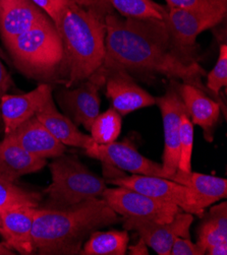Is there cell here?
<instances>
[{
	"instance_id": "4",
	"label": "cell",
	"mask_w": 227,
	"mask_h": 255,
	"mask_svg": "<svg viewBox=\"0 0 227 255\" xmlns=\"http://www.w3.org/2000/svg\"><path fill=\"white\" fill-rule=\"evenodd\" d=\"M14 66L30 79H58L63 45L54 22L48 16L5 44Z\"/></svg>"
},
{
	"instance_id": "10",
	"label": "cell",
	"mask_w": 227,
	"mask_h": 255,
	"mask_svg": "<svg viewBox=\"0 0 227 255\" xmlns=\"http://www.w3.org/2000/svg\"><path fill=\"white\" fill-rule=\"evenodd\" d=\"M164 131V151L162 157V171L164 178L171 179L178 171L180 160V129L183 114L188 110L178 92L172 87L163 96L156 98Z\"/></svg>"
},
{
	"instance_id": "17",
	"label": "cell",
	"mask_w": 227,
	"mask_h": 255,
	"mask_svg": "<svg viewBox=\"0 0 227 255\" xmlns=\"http://www.w3.org/2000/svg\"><path fill=\"white\" fill-rule=\"evenodd\" d=\"M46 17L32 0H0V37L5 45Z\"/></svg>"
},
{
	"instance_id": "25",
	"label": "cell",
	"mask_w": 227,
	"mask_h": 255,
	"mask_svg": "<svg viewBox=\"0 0 227 255\" xmlns=\"http://www.w3.org/2000/svg\"><path fill=\"white\" fill-rule=\"evenodd\" d=\"M119 15L135 19H163L166 8L147 0H105Z\"/></svg>"
},
{
	"instance_id": "13",
	"label": "cell",
	"mask_w": 227,
	"mask_h": 255,
	"mask_svg": "<svg viewBox=\"0 0 227 255\" xmlns=\"http://www.w3.org/2000/svg\"><path fill=\"white\" fill-rule=\"evenodd\" d=\"M122 221L125 230L136 231L147 246L157 254L170 255L171 246L176 238H191L190 228L194 218L192 214L181 211L170 222L164 224L134 220Z\"/></svg>"
},
{
	"instance_id": "34",
	"label": "cell",
	"mask_w": 227,
	"mask_h": 255,
	"mask_svg": "<svg viewBox=\"0 0 227 255\" xmlns=\"http://www.w3.org/2000/svg\"><path fill=\"white\" fill-rule=\"evenodd\" d=\"M130 251H131V254H133V255H148L149 254L148 246L144 242V240L141 238L137 244L130 247Z\"/></svg>"
},
{
	"instance_id": "35",
	"label": "cell",
	"mask_w": 227,
	"mask_h": 255,
	"mask_svg": "<svg viewBox=\"0 0 227 255\" xmlns=\"http://www.w3.org/2000/svg\"><path fill=\"white\" fill-rule=\"evenodd\" d=\"M93 5L95 7H98V8H102V9H105L107 11H112L108 8H110V5L105 1V0H91Z\"/></svg>"
},
{
	"instance_id": "18",
	"label": "cell",
	"mask_w": 227,
	"mask_h": 255,
	"mask_svg": "<svg viewBox=\"0 0 227 255\" xmlns=\"http://www.w3.org/2000/svg\"><path fill=\"white\" fill-rule=\"evenodd\" d=\"M38 208H23L1 212L0 235L4 245L19 254H36L33 242V223Z\"/></svg>"
},
{
	"instance_id": "30",
	"label": "cell",
	"mask_w": 227,
	"mask_h": 255,
	"mask_svg": "<svg viewBox=\"0 0 227 255\" xmlns=\"http://www.w3.org/2000/svg\"><path fill=\"white\" fill-rule=\"evenodd\" d=\"M32 1L44 11L54 24L58 21L63 8L73 2L72 0H32Z\"/></svg>"
},
{
	"instance_id": "40",
	"label": "cell",
	"mask_w": 227,
	"mask_h": 255,
	"mask_svg": "<svg viewBox=\"0 0 227 255\" xmlns=\"http://www.w3.org/2000/svg\"><path fill=\"white\" fill-rule=\"evenodd\" d=\"M147 1H152V0H147Z\"/></svg>"
},
{
	"instance_id": "15",
	"label": "cell",
	"mask_w": 227,
	"mask_h": 255,
	"mask_svg": "<svg viewBox=\"0 0 227 255\" xmlns=\"http://www.w3.org/2000/svg\"><path fill=\"white\" fill-rule=\"evenodd\" d=\"M173 86L182 98L193 124L199 125L204 131L205 140L212 142L220 118V102L195 86L185 83H174Z\"/></svg>"
},
{
	"instance_id": "9",
	"label": "cell",
	"mask_w": 227,
	"mask_h": 255,
	"mask_svg": "<svg viewBox=\"0 0 227 255\" xmlns=\"http://www.w3.org/2000/svg\"><path fill=\"white\" fill-rule=\"evenodd\" d=\"M106 183L135 190L155 199L168 201L180 207L184 212L196 215L192 190L171 179L157 176L134 174L105 179Z\"/></svg>"
},
{
	"instance_id": "8",
	"label": "cell",
	"mask_w": 227,
	"mask_h": 255,
	"mask_svg": "<svg viewBox=\"0 0 227 255\" xmlns=\"http://www.w3.org/2000/svg\"><path fill=\"white\" fill-rule=\"evenodd\" d=\"M104 83L105 74L100 68L75 88L66 87L57 93L58 103L67 117L75 125H83L88 131L100 113L99 92Z\"/></svg>"
},
{
	"instance_id": "36",
	"label": "cell",
	"mask_w": 227,
	"mask_h": 255,
	"mask_svg": "<svg viewBox=\"0 0 227 255\" xmlns=\"http://www.w3.org/2000/svg\"><path fill=\"white\" fill-rule=\"evenodd\" d=\"M13 251L7 248L3 242H0V255H13Z\"/></svg>"
},
{
	"instance_id": "21",
	"label": "cell",
	"mask_w": 227,
	"mask_h": 255,
	"mask_svg": "<svg viewBox=\"0 0 227 255\" xmlns=\"http://www.w3.org/2000/svg\"><path fill=\"white\" fill-rule=\"evenodd\" d=\"M46 164V159L32 156L7 136L0 141V176L11 182L42 170Z\"/></svg>"
},
{
	"instance_id": "29",
	"label": "cell",
	"mask_w": 227,
	"mask_h": 255,
	"mask_svg": "<svg viewBox=\"0 0 227 255\" xmlns=\"http://www.w3.org/2000/svg\"><path fill=\"white\" fill-rule=\"evenodd\" d=\"M168 8L187 10H208L227 7V0H166Z\"/></svg>"
},
{
	"instance_id": "14",
	"label": "cell",
	"mask_w": 227,
	"mask_h": 255,
	"mask_svg": "<svg viewBox=\"0 0 227 255\" xmlns=\"http://www.w3.org/2000/svg\"><path fill=\"white\" fill-rule=\"evenodd\" d=\"M50 99H52V88L49 84H41L26 94H4L0 99V113L5 134L13 131L23 122L36 117Z\"/></svg>"
},
{
	"instance_id": "27",
	"label": "cell",
	"mask_w": 227,
	"mask_h": 255,
	"mask_svg": "<svg viewBox=\"0 0 227 255\" xmlns=\"http://www.w3.org/2000/svg\"><path fill=\"white\" fill-rule=\"evenodd\" d=\"M194 146V124L188 114L185 113L181 120L180 129V160L178 170L192 171V155Z\"/></svg>"
},
{
	"instance_id": "33",
	"label": "cell",
	"mask_w": 227,
	"mask_h": 255,
	"mask_svg": "<svg viewBox=\"0 0 227 255\" xmlns=\"http://www.w3.org/2000/svg\"><path fill=\"white\" fill-rule=\"evenodd\" d=\"M206 254L209 255H226L227 254V242L217 243L210 246L206 250Z\"/></svg>"
},
{
	"instance_id": "38",
	"label": "cell",
	"mask_w": 227,
	"mask_h": 255,
	"mask_svg": "<svg viewBox=\"0 0 227 255\" xmlns=\"http://www.w3.org/2000/svg\"><path fill=\"white\" fill-rule=\"evenodd\" d=\"M0 226H1V212H0Z\"/></svg>"
},
{
	"instance_id": "26",
	"label": "cell",
	"mask_w": 227,
	"mask_h": 255,
	"mask_svg": "<svg viewBox=\"0 0 227 255\" xmlns=\"http://www.w3.org/2000/svg\"><path fill=\"white\" fill-rule=\"evenodd\" d=\"M122 126V116L112 107L99 115L94 120L90 132L97 144H108L116 141Z\"/></svg>"
},
{
	"instance_id": "31",
	"label": "cell",
	"mask_w": 227,
	"mask_h": 255,
	"mask_svg": "<svg viewBox=\"0 0 227 255\" xmlns=\"http://www.w3.org/2000/svg\"><path fill=\"white\" fill-rule=\"evenodd\" d=\"M197 243L192 242L191 238H176L171 246L170 255H204Z\"/></svg>"
},
{
	"instance_id": "7",
	"label": "cell",
	"mask_w": 227,
	"mask_h": 255,
	"mask_svg": "<svg viewBox=\"0 0 227 255\" xmlns=\"http://www.w3.org/2000/svg\"><path fill=\"white\" fill-rule=\"evenodd\" d=\"M102 198L122 220L153 222L164 224L170 222L183 211L174 203L155 199L135 190L115 186L103 191Z\"/></svg>"
},
{
	"instance_id": "24",
	"label": "cell",
	"mask_w": 227,
	"mask_h": 255,
	"mask_svg": "<svg viewBox=\"0 0 227 255\" xmlns=\"http://www.w3.org/2000/svg\"><path fill=\"white\" fill-rule=\"evenodd\" d=\"M42 197V194L20 187L0 176V212L39 208Z\"/></svg>"
},
{
	"instance_id": "16",
	"label": "cell",
	"mask_w": 227,
	"mask_h": 255,
	"mask_svg": "<svg viewBox=\"0 0 227 255\" xmlns=\"http://www.w3.org/2000/svg\"><path fill=\"white\" fill-rule=\"evenodd\" d=\"M5 136L37 158L54 159L65 152V145L50 133L37 117L23 122Z\"/></svg>"
},
{
	"instance_id": "5",
	"label": "cell",
	"mask_w": 227,
	"mask_h": 255,
	"mask_svg": "<svg viewBox=\"0 0 227 255\" xmlns=\"http://www.w3.org/2000/svg\"><path fill=\"white\" fill-rule=\"evenodd\" d=\"M49 168L52 182L44 190V208H66L98 198L107 187L104 178L89 170L77 157L63 154L54 158Z\"/></svg>"
},
{
	"instance_id": "32",
	"label": "cell",
	"mask_w": 227,
	"mask_h": 255,
	"mask_svg": "<svg viewBox=\"0 0 227 255\" xmlns=\"http://www.w3.org/2000/svg\"><path fill=\"white\" fill-rule=\"evenodd\" d=\"M12 86V80L7 72L5 66L0 60V99L6 94V91Z\"/></svg>"
},
{
	"instance_id": "37",
	"label": "cell",
	"mask_w": 227,
	"mask_h": 255,
	"mask_svg": "<svg viewBox=\"0 0 227 255\" xmlns=\"http://www.w3.org/2000/svg\"><path fill=\"white\" fill-rule=\"evenodd\" d=\"M72 1H73L75 4H78V5L82 6V7H91V6H94L91 0H72Z\"/></svg>"
},
{
	"instance_id": "11",
	"label": "cell",
	"mask_w": 227,
	"mask_h": 255,
	"mask_svg": "<svg viewBox=\"0 0 227 255\" xmlns=\"http://www.w3.org/2000/svg\"><path fill=\"white\" fill-rule=\"evenodd\" d=\"M85 150L86 155L90 158L118 170L128 171L133 174L164 178L161 164L143 156L130 140L122 142L113 141L108 144L95 143Z\"/></svg>"
},
{
	"instance_id": "20",
	"label": "cell",
	"mask_w": 227,
	"mask_h": 255,
	"mask_svg": "<svg viewBox=\"0 0 227 255\" xmlns=\"http://www.w3.org/2000/svg\"><path fill=\"white\" fill-rule=\"evenodd\" d=\"M36 117L46 129L65 146L87 149L95 144L91 135L83 133L67 116L57 110L53 98L47 102Z\"/></svg>"
},
{
	"instance_id": "1",
	"label": "cell",
	"mask_w": 227,
	"mask_h": 255,
	"mask_svg": "<svg viewBox=\"0 0 227 255\" xmlns=\"http://www.w3.org/2000/svg\"><path fill=\"white\" fill-rule=\"evenodd\" d=\"M105 24L106 55L101 67L164 75L212 96L202 82L207 72L198 62L190 64L178 54L163 19L127 18L110 11Z\"/></svg>"
},
{
	"instance_id": "22",
	"label": "cell",
	"mask_w": 227,
	"mask_h": 255,
	"mask_svg": "<svg viewBox=\"0 0 227 255\" xmlns=\"http://www.w3.org/2000/svg\"><path fill=\"white\" fill-rule=\"evenodd\" d=\"M197 244L205 254L210 246L227 242V203L225 201L210 209L199 228Z\"/></svg>"
},
{
	"instance_id": "6",
	"label": "cell",
	"mask_w": 227,
	"mask_h": 255,
	"mask_svg": "<svg viewBox=\"0 0 227 255\" xmlns=\"http://www.w3.org/2000/svg\"><path fill=\"white\" fill-rule=\"evenodd\" d=\"M227 7L208 10H187L168 8L163 21L173 48L188 63L197 61V38L200 34L219 24L226 16Z\"/></svg>"
},
{
	"instance_id": "12",
	"label": "cell",
	"mask_w": 227,
	"mask_h": 255,
	"mask_svg": "<svg viewBox=\"0 0 227 255\" xmlns=\"http://www.w3.org/2000/svg\"><path fill=\"white\" fill-rule=\"evenodd\" d=\"M101 69L105 74V95L121 116L156 105V98L140 87L130 72L120 68Z\"/></svg>"
},
{
	"instance_id": "3",
	"label": "cell",
	"mask_w": 227,
	"mask_h": 255,
	"mask_svg": "<svg viewBox=\"0 0 227 255\" xmlns=\"http://www.w3.org/2000/svg\"><path fill=\"white\" fill-rule=\"evenodd\" d=\"M110 11L74 2L60 13L55 27L63 45L58 79L67 88L89 79L103 65L106 55L105 15Z\"/></svg>"
},
{
	"instance_id": "39",
	"label": "cell",
	"mask_w": 227,
	"mask_h": 255,
	"mask_svg": "<svg viewBox=\"0 0 227 255\" xmlns=\"http://www.w3.org/2000/svg\"><path fill=\"white\" fill-rule=\"evenodd\" d=\"M0 54H2V52H1V50H0Z\"/></svg>"
},
{
	"instance_id": "28",
	"label": "cell",
	"mask_w": 227,
	"mask_h": 255,
	"mask_svg": "<svg viewBox=\"0 0 227 255\" xmlns=\"http://www.w3.org/2000/svg\"><path fill=\"white\" fill-rule=\"evenodd\" d=\"M206 88L212 96L218 97L220 91L227 86V45L222 44L219 49L217 62L213 69L206 74Z\"/></svg>"
},
{
	"instance_id": "23",
	"label": "cell",
	"mask_w": 227,
	"mask_h": 255,
	"mask_svg": "<svg viewBox=\"0 0 227 255\" xmlns=\"http://www.w3.org/2000/svg\"><path fill=\"white\" fill-rule=\"evenodd\" d=\"M130 237L128 230L93 232L84 243L81 254L84 255H124Z\"/></svg>"
},
{
	"instance_id": "2",
	"label": "cell",
	"mask_w": 227,
	"mask_h": 255,
	"mask_svg": "<svg viewBox=\"0 0 227 255\" xmlns=\"http://www.w3.org/2000/svg\"><path fill=\"white\" fill-rule=\"evenodd\" d=\"M122 221L101 198H92L66 208L39 207L33 223L35 252L42 255L81 254L90 235Z\"/></svg>"
},
{
	"instance_id": "19",
	"label": "cell",
	"mask_w": 227,
	"mask_h": 255,
	"mask_svg": "<svg viewBox=\"0 0 227 255\" xmlns=\"http://www.w3.org/2000/svg\"><path fill=\"white\" fill-rule=\"evenodd\" d=\"M171 180L192 190L196 215L199 217H203L208 207L227 196V180L225 178L178 170Z\"/></svg>"
}]
</instances>
